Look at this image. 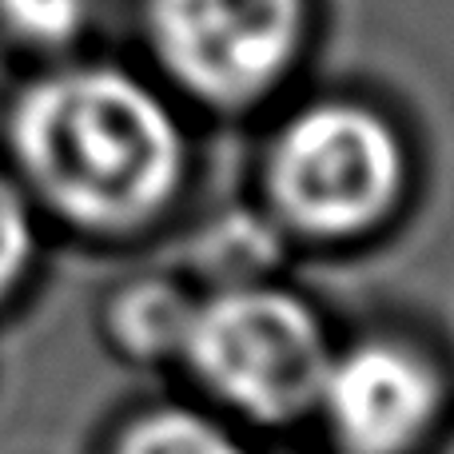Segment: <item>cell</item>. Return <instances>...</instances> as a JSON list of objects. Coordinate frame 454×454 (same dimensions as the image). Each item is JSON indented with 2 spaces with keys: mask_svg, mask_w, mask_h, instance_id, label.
<instances>
[{
  "mask_svg": "<svg viewBox=\"0 0 454 454\" xmlns=\"http://www.w3.org/2000/svg\"><path fill=\"white\" fill-rule=\"evenodd\" d=\"M12 148L56 212L92 227L156 215L184 172L172 112L112 68H68L32 84L16 104Z\"/></svg>",
  "mask_w": 454,
  "mask_h": 454,
  "instance_id": "obj_1",
  "label": "cell"
},
{
  "mask_svg": "<svg viewBox=\"0 0 454 454\" xmlns=\"http://www.w3.org/2000/svg\"><path fill=\"white\" fill-rule=\"evenodd\" d=\"M180 351L227 403L255 419H291L311 407L331 367L311 307L271 287H227L200 303Z\"/></svg>",
  "mask_w": 454,
  "mask_h": 454,
  "instance_id": "obj_2",
  "label": "cell"
},
{
  "mask_svg": "<svg viewBox=\"0 0 454 454\" xmlns=\"http://www.w3.org/2000/svg\"><path fill=\"white\" fill-rule=\"evenodd\" d=\"M403 144L359 104H315L283 128L271 152V192L287 220L323 235L375 223L403 192Z\"/></svg>",
  "mask_w": 454,
  "mask_h": 454,
  "instance_id": "obj_3",
  "label": "cell"
},
{
  "mask_svg": "<svg viewBox=\"0 0 454 454\" xmlns=\"http://www.w3.org/2000/svg\"><path fill=\"white\" fill-rule=\"evenodd\" d=\"M303 36V0H152L164 64L207 100H251L283 76Z\"/></svg>",
  "mask_w": 454,
  "mask_h": 454,
  "instance_id": "obj_4",
  "label": "cell"
},
{
  "mask_svg": "<svg viewBox=\"0 0 454 454\" xmlns=\"http://www.w3.org/2000/svg\"><path fill=\"white\" fill-rule=\"evenodd\" d=\"M319 399L351 454H403L439 415V375L399 343H363L331 359Z\"/></svg>",
  "mask_w": 454,
  "mask_h": 454,
  "instance_id": "obj_5",
  "label": "cell"
},
{
  "mask_svg": "<svg viewBox=\"0 0 454 454\" xmlns=\"http://www.w3.org/2000/svg\"><path fill=\"white\" fill-rule=\"evenodd\" d=\"M192 311H196V303H188L168 283H140V287H132L120 299L116 331L132 351L144 355L176 351V347H184Z\"/></svg>",
  "mask_w": 454,
  "mask_h": 454,
  "instance_id": "obj_6",
  "label": "cell"
},
{
  "mask_svg": "<svg viewBox=\"0 0 454 454\" xmlns=\"http://www.w3.org/2000/svg\"><path fill=\"white\" fill-rule=\"evenodd\" d=\"M116 454H239V447L204 415L156 411L124 434Z\"/></svg>",
  "mask_w": 454,
  "mask_h": 454,
  "instance_id": "obj_7",
  "label": "cell"
},
{
  "mask_svg": "<svg viewBox=\"0 0 454 454\" xmlns=\"http://www.w3.org/2000/svg\"><path fill=\"white\" fill-rule=\"evenodd\" d=\"M4 24L36 44H64L80 32L88 16V0H0Z\"/></svg>",
  "mask_w": 454,
  "mask_h": 454,
  "instance_id": "obj_8",
  "label": "cell"
},
{
  "mask_svg": "<svg viewBox=\"0 0 454 454\" xmlns=\"http://www.w3.org/2000/svg\"><path fill=\"white\" fill-rule=\"evenodd\" d=\"M32 255V215L16 184L0 176V295L24 275Z\"/></svg>",
  "mask_w": 454,
  "mask_h": 454,
  "instance_id": "obj_9",
  "label": "cell"
},
{
  "mask_svg": "<svg viewBox=\"0 0 454 454\" xmlns=\"http://www.w3.org/2000/svg\"><path fill=\"white\" fill-rule=\"evenodd\" d=\"M447 454H454V447H450V450H447Z\"/></svg>",
  "mask_w": 454,
  "mask_h": 454,
  "instance_id": "obj_10",
  "label": "cell"
}]
</instances>
